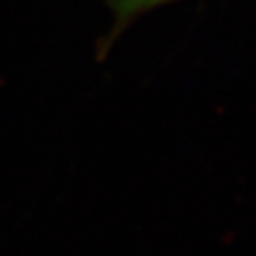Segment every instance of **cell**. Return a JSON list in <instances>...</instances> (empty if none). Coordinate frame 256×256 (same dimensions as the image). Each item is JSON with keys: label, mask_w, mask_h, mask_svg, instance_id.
Wrapping results in <instances>:
<instances>
[{"label": "cell", "mask_w": 256, "mask_h": 256, "mask_svg": "<svg viewBox=\"0 0 256 256\" xmlns=\"http://www.w3.org/2000/svg\"><path fill=\"white\" fill-rule=\"evenodd\" d=\"M103 2L111 8L113 16H115V24L111 34L105 38V46L111 44V40L125 28L130 26V22H134L138 16H142L148 10H156L162 4L174 2V0H103Z\"/></svg>", "instance_id": "cell-1"}]
</instances>
